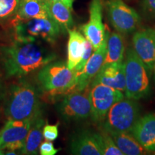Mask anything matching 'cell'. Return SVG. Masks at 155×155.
Wrapping results in <instances>:
<instances>
[{"mask_svg":"<svg viewBox=\"0 0 155 155\" xmlns=\"http://www.w3.org/2000/svg\"><path fill=\"white\" fill-rule=\"evenodd\" d=\"M55 59V53L37 42L16 40L0 49V60L7 76H24Z\"/></svg>","mask_w":155,"mask_h":155,"instance_id":"obj_1","label":"cell"},{"mask_svg":"<svg viewBox=\"0 0 155 155\" xmlns=\"http://www.w3.org/2000/svg\"><path fill=\"white\" fill-rule=\"evenodd\" d=\"M78 75L63 62H51L39 71L38 81L50 96H65L75 91Z\"/></svg>","mask_w":155,"mask_h":155,"instance_id":"obj_2","label":"cell"},{"mask_svg":"<svg viewBox=\"0 0 155 155\" xmlns=\"http://www.w3.org/2000/svg\"><path fill=\"white\" fill-rule=\"evenodd\" d=\"M40 102L35 87L21 81L11 89L5 114L9 119H33L40 114Z\"/></svg>","mask_w":155,"mask_h":155,"instance_id":"obj_3","label":"cell"},{"mask_svg":"<svg viewBox=\"0 0 155 155\" xmlns=\"http://www.w3.org/2000/svg\"><path fill=\"white\" fill-rule=\"evenodd\" d=\"M148 71L133 48H129L124 62L125 95L127 98L137 101L149 96L150 84Z\"/></svg>","mask_w":155,"mask_h":155,"instance_id":"obj_4","label":"cell"},{"mask_svg":"<svg viewBox=\"0 0 155 155\" xmlns=\"http://www.w3.org/2000/svg\"><path fill=\"white\" fill-rule=\"evenodd\" d=\"M61 32V28L51 17L18 19L15 24L17 41L37 42L43 40L55 43Z\"/></svg>","mask_w":155,"mask_h":155,"instance_id":"obj_5","label":"cell"},{"mask_svg":"<svg viewBox=\"0 0 155 155\" xmlns=\"http://www.w3.org/2000/svg\"><path fill=\"white\" fill-rule=\"evenodd\" d=\"M140 118L139 104L133 99H122L114 104L104 119V131L113 133H131L136 122Z\"/></svg>","mask_w":155,"mask_h":155,"instance_id":"obj_6","label":"cell"},{"mask_svg":"<svg viewBox=\"0 0 155 155\" xmlns=\"http://www.w3.org/2000/svg\"><path fill=\"white\" fill-rule=\"evenodd\" d=\"M108 18L114 28L120 34L135 32L140 25V15L122 0H107L106 4Z\"/></svg>","mask_w":155,"mask_h":155,"instance_id":"obj_7","label":"cell"},{"mask_svg":"<svg viewBox=\"0 0 155 155\" xmlns=\"http://www.w3.org/2000/svg\"><path fill=\"white\" fill-rule=\"evenodd\" d=\"M124 98L123 92L103 84L91 86L89 99L91 106V117L93 121L100 123L104 121L109 109L116 102Z\"/></svg>","mask_w":155,"mask_h":155,"instance_id":"obj_8","label":"cell"},{"mask_svg":"<svg viewBox=\"0 0 155 155\" xmlns=\"http://www.w3.org/2000/svg\"><path fill=\"white\" fill-rule=\"evenodd\" d=\"M89 91L88 87L81 91L70 93L64 96L57 108L65 121H82L90 117L91 106L89 99Z\"/></svg>","mask_w":155,"mask_h":155,"instance_id":"obj_9","label":"cell"},{"mask_svg":"<svg viewBox=\"0 0 155 155\" xmlns=\"http://www.w3.org/2000/svg\"><path fill=\"white\" fill-rule=\"evenodd\" d=\"M85 38L91 42L94 50L101 46L106 36V28L103 23L101 0H91L89 7L88 22L81 28Z\"/></svg>","mask_w":155,"mask_h":155,"instance_id":"obj_10","label":"cell"},{"mask_svg":"<svg viewBox=\"0 0 155 155\" xmlns=\"http://www.w3.org/2000/svg\"><path fill=\"white\" fill-rule=\"evenodd\" d=\"M132 43L137 56L149 71H152L155 63V29L146 28L136 32Z\"/></svg>","mask_w":155,"mask_h":155,"instance_id":"obj_11","label":"cell"},{"mask_svg":"<svg viewBox=\"0 0 155 155\" xmlns=\"http://www.w3.org/2000/svg\"><path fill=\"white\" fill-rule=\"evenodd\" d=\"M109 35V31L106 30L104 42H102L99 48L94 50L85 65L82 72L79 73L75 91H81L88 88L91 83L92 82L93 79L101 68L105 61L107 40Z\"/></svg>","mask_w":155,"mask_h":155,"instance_id":"obj_12","label":"cell"},{"mask_svg":"<svg viewBox=\"0 0 155 155\" xmlns=\"http://www.w3.org/2000/svg\"><path fill=\"white\" fill-rule=\"evenodd\" d=\"M97 84L105 85L121 92H125L124 63L104 64L91 83V86Z\"/></svg>","mask_w":155,"mask_h":155,"instance_id":"obj_13","label":"cell"},{"mask_svg":"<svg viewBox=\"0 0 155 155\" xmlns=\"http://www.w3.org/2000/svg\"><path fill=\"white\" fill-rule=\"evenodd\" d=\"M71 154L103 155L101 133L86 130L75 134L70 144Z\"/></svg>","mask_w":155,"mask_h":155,"instance_id":"obj_14","label":"cell"},{"mask_svg":"<svg viewBox=\"0 0 155 155\" xmlns=\"http://www.w3.org/2000/svg\"><path fill=\"white\" fill-rule=\"evenodd\" d=\"M131 133L144 150L155 152V113L139 118Z\"/></svg>","mask_w":155,"mask_h":155,"instance_id":"obj_15","label":"cell"},{"mask_svg":"<svg viewBox=\"0 0 155 155\" xmlns=\"http://www.w3.org/2000/svg\"><path fill=\"white\" fill-rule=\"evenodd\" d=\"M33 119H9L0 131L1 147L6 144L14 141H25Z\"/></svg>","mask_w":155,"mask_h":155,"instance_id":"obj_16","label":"cell"},{"mask_svg":"<svg viewBox=\"0 0 155 155\" xmlns=\"http://www.w3.org/2000/svg\"><path fill=\"white\" fill-rule=\"evenodd\" d=\"M67 47V66L73 70L79 63L86 49L87 39L75 29L68 30Z\"/></svg>","mask_w":155,"mask_h":155,"instance_id":"obj_17","label":"cell"},{"mask_svg":"<svg viewBox=\"0 0 155 155\" xmlns=\"http://www.w3.org/2000/svg\"><path fill=\"white\" fill-rule=\"evenodd\" d=\"M45 0H20L16 14V20L49 17Z\"/></svg>","mask_w":155,"mask_h":155,"instance_id":"obj_18","label":"cell"},{"mask_svg":"<svg viewBox=\"0 0 155 155\" xmlns=\"http://www.w3.org/2000/svg\"><path fill=\"white\" fill-rule=\"evenodd\" d=\"M45 124V120L42 116L38 115L32 121L31 128L25 139L24 147L21 149L22 154H38V149L42 139V129Z\"/></svg>","mask_w":155,"mask_h":155,"instance_id":"obj_19","label":"cell"},{"mask_svg":"<svg viewBox=\"0 0 155 155\" xmlns=\"http://www.w3.org/2000/svg\"><path fill=\"white\" fill-rule=\"evenodd\" d=\"M48 13L61 28L62 32H68L73 25L71 9L61 2H46Z\"/></svg>","mask_w":155,"mask_h":155,"instance_id":"obj_20","label":"cell"},{"mask_svg":"<svg viewBox=\"0 0 155 155\" xmlns=\"http://www.w3.org/2000/svg\"><path fill=\"white\" fill-rule=\"evenodd\" d=\"M110 135L124 155H141L149 152L139 144L129 132L113 133Z\"/></svg>","mask_w":155,"mask_h":155,"instance_id":"obj_21","label":"cell"},{"mask_svg":"<svg viewBox=\"0 0 155 155\" xmlns=\"http://www.w3.org/2000/svg\"><path fill=\"white\" fill-rule=\"evenodd\" d=\"M124 51V41L121 34L118 32H112L108 38L106 55L104 64L122 62Z\"/></svg>","mask_w":155,"mask_h":155,"instance_id":"obj_22","label":"cell"},{"mask_svg":"<svg viewBox=\"0 0 155 155\" xmlns=\"http://www.w3.org/2000/svg\"><path fill=\"white\" fill-rule=\"evenodd\" d=\"M101 134L103 155H124L123 152L116 146L109 134L104 131Z\"/></svg>","mask_w":155,"mask_h":155,"instance_id":"obj_23","label":"cell"},{"mask_svg":"<svg viewBox=\"0 0 155 155\" xmlns=\"http://www.w3.org/2000/svg\"><path fill=\"white\" fill-rule=\"evenodd\" d=\"M20 0H0V19L16 15Z\"/></svg>","mask_w":155,"mask_h":155,"instance_id":"obj_24","label":"cell"},{"mask_svg":"<svg viewBox=\"0 0 155 155\" xmlns=\"http://www.w3.org/2000/svg\"><path fill=\"white\" fill-rule=\"evenodd\" d=\"M94 48H93L91 42L88 41V40H86V49H85V52L82 56V58L79 62V63L76 65L74 70L77 73H80L82 72V71L84 68L85 65L87 63V62L89 60L91 56L93 54V51H94Z\"/></svg>","mask_w":155,"mask_h":155,"instance_id":"obj_25","label":"cell"},{"mask_svg":"<svg viewBox=\"0 0 155 155\" xmlns=\"http://www.w3.org/2000/svg\"><path fill=\"white\" fill-rule=\"evenodd\" d=\"M42 136L46 141H55L58 137V126L50 124L44 126Z\"/></svg>","mask_w":155,"mask_h":155,"instance_id":"obj_26","label":"cell"},{"mask_svg":"<svg viewBox=\"0 0 155 155\" xmlns=\"http://www.w3.org/2000/svg\"><path fill=\"white\" fill-rule=\"evenodd\" d=\"M58 152V150L55 149L53 143L50 141H44L40 146V152L41 155H55Z\"/></svg>","mask_w":155,"mask_h":155,"instance_id":"obj_27","label":"cell"},{"mask_svg":"<svg viewBox=\"0 0 155 155\" xmlns=\"http://www.w3.org/2000/svg\"><path fill=\"white\" fill-rule=\"evenodd\" d=\"M142 8L146 14L155 18V0H143Z\"/></svg>","mask_w":155,"mask_h":155,"instance_id":"obj_28","label":"cell"},{"mask_svg":"<svg viewBox=\"0 0 155 155\" xmlns=\"http://www.w3.org/2000/svg\"><path fill=\"white\" fill-rule=\"evenodd\" d=\"M46 2H51V1H58L61 2L62 3H63L64 5H65L68 7H69L70 9L72 10L73 9V3L74 2V0H45Z\"/></svg>","mask_w":155,"mask_h":155,"instance_id":"obj_29","label":"cell"},{"mask_svg":"<svg viewBox=\"0 0 155 155\" xmlns=\"http://www.w3.org/2000/svg\"><path fill=\"white\" fill-rule=\"evenodd\" d=\"M1 154H4V153H3V150H2L1 149V145H0V155Z\"/></svg>","mask_w":155,"mask_h":155,"instance_id":"obj_30","label":"cell"},{"mask_svg":"<svg viewBox=\"0 0 155 155\" xmlns=\"http://www.w3.org/2000/svg\"><path fill=\"white\" fill-rule=\"evenodd\" d=\"M153 70H154V79H155V63L154 65V68H153Z\"/></svg>","mask_w":155,"mask_h":155,"instance_id":"obj_31","label":"cell"}]
</instances>
